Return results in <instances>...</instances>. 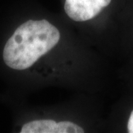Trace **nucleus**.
I'll return each instance as SVG.
<instances>
[{"label": "nucleus", "instance_id": "20e7f679", "mask_svg": "<svg viewBox=\"0 0 133 133\" xmlns=\"http://www.w3.org/2000/svg\"><path fill=\"white\" fill-rule=\"evenodd\" d=\"M58 133H82L84 129L77 124L70 121L58 122Z\"/></svg>", "mask_w": 133, "mask_h": 133}, {"label": "nucleus", "instance_id": "7ed1b4c3", "mask_svg": "<svg viewBox=\"0 0 133 133\" xmlns=\"http://www.w3.org/2000/svg\"><path fill=\"white\" fill-rule=\"evenodd\" d=\"M21 133H58V124L52 120H36L25 124Z\"/></svg>", "mask_w": 133, "mask_h": 133}, {"label": "nucleus", "instance_id": "39448f33", "mask_svg": "<svg viewBox=\"0 0 133 133\" xmlns=\"http://www.w3.org/2000/svg\"><path fill=\"white\" fill-rule=\"evenodd\" d=\"M128 132L130 133H133V111L130 115V117L128 121Z\"/></svg>", "mask_w": 133, "mask_h": 133}, {"label": "nucleus", "instance_id": "f257e3e1", "mask_svg": "<svg viewBox=\"0 0 133 133\" xmlns=\"http://www.w3.org/2000/svg\"><path fill=\"white\" fill-rule=\"evenodd\" d=\"M59 39L58 30L48 21L29 20L21 24L5 44L4 62L14 70H26L54 48Z\"/></svg>", "mask_w": 133, "mask_h": 133}, {"label": "nucleus", "instance_id": "f03ea898", "mask_svg": "<svg viewBox=\"0 0 133 133\" xmlns=\"http://www.w3.org/2000/svg\"><path fill=\"white\" fill-rule=\"evenodd\" d=\"M110 2L111 0H66L64 10L72 20L84 22L96 16Z\"/></svg>", "mask_w": 133, "mask_h": 133}]
</instances>
